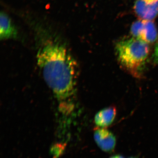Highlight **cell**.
<instances>
[{"mask_svg": "<svg viewBox=\"0 0 158 158\" xmlns=\"http://www.w3.org/2000/svg\"><path fill=\"white\" fill-rule=\"evenodd\" d=\"M37 61L44 81L56 99L60 111L70 113L76 100L78 76L76 61L65 47L50 39L40 47Z\"/></svg>", "mask_w": 158, "mask_h": 158, "instance_id": "6da1fadb", "label": "cell"}, {"mask_svg": "<svg viewBox=\"0 0 158 158\" xmlns=\"http://www.w3.org/2000/svg\"><path fill=\"white\" fill-rule=\"evenodd\" d=\"M115 50L123 68L133 76L141 77L149 56L148 44L135 37L124 38L116 43Z\"/></svg>", "mask_w": 158, "mask_h": 158, "instance_id": "7a4b0ae2", "label": "cell"}, {"mask_svg": "<svg viewBox=\"0 0 158 158\" xmlns=\"http://www.w3.org/2000/svg\"><path fill=\"white\" fill-rule=\"evenodd\" d=\"M131 33L133 37L147 44L152 43L158 39L157 30L152 21L141 19L133 23Z\"/></svg>", "mask_w": 158, "mask_h": 158, "instance_id": "3957f363", "label": "cell"}, {"mask_svg": "<svg viewBox=\"0 0 158 158\" xmlns=\"http://www.w3.org/2000/svg\"><path fill=\"white\" fill-rule=\"evenodd\" d=\"M134 7L141 19L152 21L158 15V0H135Z\"/></svg>", "mask_w": 158, "mask_h": 158, "instance_id": "277c9868", "label": "cell"}, {"mask_svg": "<svg viewBox=\"0 0 158 158\" xmlns=\"http://www.w3.org/2000/svg\"><path fill=\"white\" fill-rule=\"evenodd\" d=\"M94 138L99 148L106 152L112 153L116 147V136L113 132L106 129L101 128L95 130Z\"/></svg>", "mask_w": 158, "mask_h": 158, "instance_id": "5b68a950", "label": "cell"}, {"mask_svg": "<svg viewBox=\"0 0 158 158\" xmlns=\"http://www.w3.org/2000/svg\"><path fill=\"white\" fill-rule=\"evenodd\" d=\"M17 29L11 18L6 12L2 11L0 15V38L8 40L16 38Z\"/></svg>", "mask_w": 158, "mask_h": 158, "instance_id": "8992f818", "label": "cell"}, {"mask_svg": "<svg viewBox=\"0 0 158 158\" xmlns=\"http://www.w3.org/2000/svg\"><path fill=\"white\" fill-rule=\"evenodd\" d=\"M116 115V110L110 107L99 111L95 115L94 122L98 127L106 128L113 123Z\"/></svg>", "mask_w": 158, "mask_h": 158, "instance_id": "52a82bcc", "label": "cell"}, {"mask_svg": "<svg viewBox=\"0 0 158 158\" xmlns=\"http://www.w3.org/2000/svg\"><path fill=\"white\" fill-rule=\"evenodd\" d=\"M59 146H60V145H56L52 148L53 153L54 154L55 156L56 157L57 156H59L61 153V152L63 150V146L59 148Z\"/></svg>", "mask_w": 158, "mask_h": 158, "instance_id": "ba28073f", "label": "cell"}, {"mask_svg": "<svg viewBox=\"0 0 158 158\" xmlns=\"http://www.w3.org/2000/svg\"><path fill=\"white\" fill-rule=\"evenodd\" d=\"M154 57V59L155 60L156 62L158 64V42L156 44Z\"/></svg>", "mask_w": 158, "mask_h": 158, "instance_id": "9c48e42d", "label": "cell"}, {"mask_svg": "<svg viewBox=\"0 0 158 158\" xmlns=\"http://www.w3.org/2000/svg\"><path fill=\"white\" fill-rule=\"evenodd\" d=\"M110 158H124L123 156L120 155H115L112 156Z\"/></svg>", "mask_w": 158, "mask_h": 158, "instance_id": "30bf717a", "label": "cell"}, {"mask_svg": "<svg viewBox=\"0 0 158 158\" xmlns=\"http://www.w3.org/2000/svg\"><path fill=\"white\" fill-rule=\"evenodd\" d=\"M128 158H138L136 156H131V157H130Z\"/></svg>", "mask_w": 158, "mask_h": 158, "instance_id": "8fae6325", "label": "cell"}]
</instances>
